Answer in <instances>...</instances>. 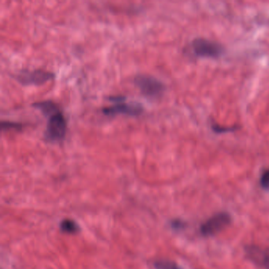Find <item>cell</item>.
<instances>
[{"label":"cell","mask_w":269,"mask_h":269,"mask_svg":"<svg viewBox=\"0 0 269 269\" xmlns=\"http://www.w3.org/2000/svg\"><path fill=\"white\" fill-rule=\"evenodd\" d=\"M108 100L114 103L109 107H103L102 112L108 117H114L118 114H125L128 116H139L144 112V107L138 102L125 103V97L123 96H109Z\"/></svg>","instance_id":"obj_1"},{"label":"cell","mask_w":269,"mask_h":269,"mask_svg":"<svg viewBox=\"0 0 269 269\" xmlns=\"http://www.w3.org/2000/svg\"><path fill=\"white\" fill-rule=\"evenodd\" d=\"M48 118L45 130V139L49 142L63 140L67 134V121L61 109H58L46 116Z\"/></svg>","instance_id":"obj_2"},{"label":"cell","mask_w":269,"mask_h":269,"mask_svg":"<svg viewBox=\"0 0 269 269\" xmlns=\"http://www.w3.org/2000/svg\"><path fill=\"white\" fill-rule=\"evenodd\" d=\"M134 85L141 93L150 100H158L164 95L165 85L153 76L139 74L133 80Z\"/></svg>","instance_id":"obj_3"},{"label":"cell","mask_w":269,"mask_h":269,"mask_svg":"<svg viewBox=\"0 0 269 269\" xmlns=\"http://www.w3.org/2000/svg\"><path fill=\"white\" fill-rule=\"evenodd\" d=\"M16 81L24 86H40L54 79L55 74L45 70H23L14 75Z\"/></svg>","instance_id":"obj_4"},{"label":"cell","mask_w":269,"mask_h":269,"mask_svg":"<svg viewBox=\"0 0 269 269\" xmlns=\"http://www.w3.org/2000/svg\"><path fill=\"white\" fill-rule=\"evenodd\" d=\"M192 52L194 56L200 58L220 57L224 52V48L221 45L209 40L197 38L191 43Z\"/></svg>","instance_id":"obj_5"},{"label":"cell","mask_w":269,"mask_h":269,"mask_svg":"<svg viewBox=\"0 0 269 269\" xmlns=\"http://www.w3.org/2000/svg\"><path fill=\"white\" fill-rule=\"evenodd\" d=\"M231 222V217L227 212H219L212 216L201 226V234L212 236L224 230Z\"/></svg>","instance_id":"obj_6"},{"label":"cell","mask_w":269,"mask_h":269,"mask_svg":"<svg viewBox=\"0 0 269 269\" xmlns=\"http://www.w3.org/2000/svg\"><path fill=\"white\" fill-rule=\"evenodd\" d=\"M247 256L252 261L263 269H269V251L259 247L249 246L246 249Z\"/></svg>","instance_id":"obj_7"},{"label":"cell","mask_w":269,"mask_h":269,"mask_svg":"<svg viewBox=\"0 0 269 269\" xmlns=\"http://www.w3.org/2000/svg\"><path fill=\"white\" fill-rule=\"evenodd\" d=\"M60 228L63 230V232L75 233L76 231L78 230V226L75 222L70 219H65L60 224Z\"/></svg>","instance_id":"obj_8"},{"label":"cell","mask_w":269,"mask_h":269,"mask_svg":"<svg viewBox=\"0 0 269 269\" xmlns=\"http://www.w3.org/2000/svg\"><path fill=\"white\" fill-rule=\"evenodd\" d=\"M24 127V125L21 122H11V121H2L1 122V130L4 131L13 130L21 131Z\"/></svg>","instance_id":"obj_9"},{"label":"cell","mask_w":269,"mask_h":269,"mask_svg":"<svg viewBox=\"0 0 269 269\" xmlns=\"http://www.w3.org/2000/svg\"><path fill=\"white\" fill-rule=\"evenodd\" d=\"M155 267L157 269H182L177 263L168 260H160L156 261Z\"/></svg>","instance_id":"obj_10"},{"label":"cell","mask_w":269,"mask_h":269,"mask_svg":"<svg viewBox=\"0 0 269 269\" xmlns=\"http://www.w3.org/2000/svg\"><path fill=\"white\" fill-rule=\"evenodd\" d=\"M212 130L216 133H224L227 132H233L238 129V125H234V126H221L218 124H212Z\"/></svg>","instance_id":"obj_11"},{"label":"cell","mask_w":269,"mask_h":269,"mask_svg":"<svg viewBox=\"0 0 269 269\" xmlns=\"http://www.w3.org/2000/svg\"><path fill=\"white\" fill-rule=\"evenodd\" d=\"M260 184L262 188L269 190V168L262 172L260 178Z\"/></svg>","instance_id":"obj_12"}]
</instances>
